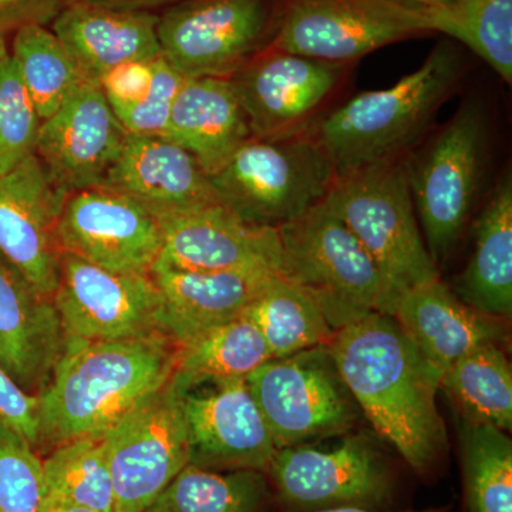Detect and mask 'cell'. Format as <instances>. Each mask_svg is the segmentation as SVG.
I'll return each mask as SVG.
<instances>
[{
    "label": "cell",
    "instance_id": "d4e9b609",
    "mask_svg": "<svg viewBox=\"0 0 512 512\" xmlns=\"http://www.w3.org/2000/svg\"><path fill=\"white\" fill-rule=\"evenodd\" d=\"M251 137L231 80H185L175 97L164 138L188 151L211 177Z\"/></svg>",
    "mask_w": 512,
    "mask_h": 512
},
{
    "label": "cell",
    "instance_id": "3957f363",
    "mask_svg": "<svg viewBox=\"0 0 512 512\" xmlns=\"http://www.w3.org/2000/svg\"><path fill=\"white\" fill-rule=\"evenodd\" d=\"M461 70L457 50L443 43L394 86L357 94L329 114L315 138L332 161L336 177L399 160L423 136L456 87Z\"/></svg>",
    "mask_w": 512,
    "mask_h": 512
},
{
    "label": "cell",
    "instance_id": "4316f807",
    "mask_svg": "<svg viewBox=\"0 0 512 512\" xmlns=\"http://www.w3.org/2000/svg\"><path fill=\"white\" fill-rule=\"evenodd\" d=\"M242 313L261 332L274 359L328 346L336 333L311 296L279 274Z\"/></svg>",
    "mask_w": 512,
    "mask_h": 512
},
{
    "label": "cell",
    "instance_id": "ac0fdd59",
    "mask_svg": "<svg viewBox=\"0 0 512 512\" xmlns=\"http://www.w3.org/2000/svg\"><path fill=\"white\" fill-rule=\"evenodd\" d=\"M127 136L100 84L84 82L42 121L35 154L53 181L72 194L103 185Z\"/></svg>",
    "mask_w": 512,
    "mask_h": 512
},
{
    "label": "cell",
    "instance_id": "60d3db41",
    "mask_svg": "<svg viewBox=\"0 0 512 512\" xmlns=\"http://www.w3.org/2000/svg\"><path fill=\"white\" fill-rule=\"evenodd\" d=\"M97 5L113 6V8L150 10L157 8H168L181 0H87Z\"/></svg>",
    "mask_w": 512,
    "mask_h": 512
},
{
    "label": "cell",
    "instance_id": "d6986e66",
    "mask_svg": "<svg viewBox=\"0 0 512 512\" xmlns=\"http://www.w3.org/2000/svg\"><path fill=\"white\" fill-rule=\"evenodd\" d=\"M160 259L195 272L272 271L279 274L276 228L249 224L222 204L164 218Z\"/></svg>",
    "mask_w": 512,
    "mask_h": 512
},
{
    "label": "cell",
    "instance_id": "e575fe53",
    "mask_svg": "<svg viewBox=\"0 0 512 512\" xmlns=\"http://www.w3.org/2000/svg\"><path fill=\"white\" fill-rule=\"evenodd\" d=\"M42 119L9 50L0 55V175L33 156Z\"/></svg>",
    "mask_w": 512,
    "mask_h": 512
},
{
    "label": "cell",
    "instance_id": "83f0119b",
    "mask_svg": "<svg viewBox=\"0 0 512 512\" xmlns=\"http://www.w3.org/2000/svg\"><path fill=\"white\" fill-rule=\"evenodd\" d=\"M274 359L258 328L242 313L177 346L175 384L247 377Z\"/></svg>",
    "mask_w": 512,
    "mask_h": 512
},
{
    "label": "cell",
    "instance_id": "d6a6232c",
    "mask_svg": "<svg viewBox=\"0 0 512 512\" xmlns=\"http://www.w3.org/2000/svg\"><path fill=\"white\" fill-rule=\"evenodd\" d=\"M45 497L96 512H114V491L104 433L59 444L43 461Z\"/></svg>",
    "mask_w": 512,
    "mask_h": 512
},
{
    "label": "cell",
    "instance_id": "7c38bea8",
    "mask_svg": "<svg viewBox=\"0 0 512 512\" xmlns=\"http://www.w3.org/2000/svg\"><path fill=\"white\" fill-rule=\"evenodd\" d=\"M53 302L66 340L116 342L164 336L163 298L150 275L107 271L63 252Z\"/></svg>",
    "mask_w": 512,
    "mask_h": 512
},
{
    "label": "cell",
    "instance_id": "74e56055",
    "mask_svg": "<svg viewBox=\"0 0 512 512\" xmlns=\"http://www.w3.org/2000/svg\"><path fill=\"white\" fill-rule=\"evenodd\" d=\"M157 60L158 57L121 64L101 77V90L116 117L147 99L153 87Z\"/></svg>",
    "mask_w": 512,
    "mask_h": 512
},
{
    "label": "cell",
    "instance_id": "5b68a950",
    "mask_svg": "<svg viewBox=\"0 0 512 512\" xmlns=\"http://www.w3.org/2000/svg\"><path fill=\"white\" fill-rule=\"evenodd\" d=\"M221 204L249 224L278 228L323 200L335 168L315 137H251L210 177Z\"/></svg>",
    "mask_w": 512,
    "mask_h": 512
},
{
    "label": "cell",
    "instance_id": "8d00e7d4",
    "mask_svg": "<svg viewBox=\"0 0 512 512\" xmlns=\"http://www.w3.org/2000/svg\"><path fill=\"white\" fill-rule=\"evenodd\" d=\"M183 74L173 69L164 57H158L151 92L143 103L117 116L128 134L164 137L175 97L185 82Z\"/></svg>",
    "mask_w": 512,
    "mask_h": 512
},
{
    "label": "cell",
    "instance_id": "7a4b0ae2",
    "mask_svg": "<svg viewBox=\"0 0 512 512\" xmlns=\"http://www.w3.org/2000/svg\"><path fill=\"white\" fill-rule=\"evenodd\" d=\"M177 346L165 336L66 340L39 400L40 444L104 433L170 382Z\"/></svg>",
    "mask_w": 512,
    "mask_h": 512
},
{
    "label": "cell",
    "instance_id": "1f68e13d",
    "mask_svg": "<svg viewBox=\"0 0 512 512\" xmlns=\"http://www.w3.org/2000/svg\"><path fill=\"white\" fill-rule=\"evenodd\" d=\"M266 494L261 471L220 473L188 464L146 512H255Z\"/></svg>",
    "mask_w": 512,
    "mask_h": 512
},
{
    "label": "cell",
    "instance_id": "8fae6325",
    "mask_svg": "<svg viewBox=\"0 0 512 512\" xmlns=\"http://www.w3.org/2000/svg\"><path fill=\"white\" fill-rule=\"evenodd\" d=\"M104 450L114 512H146L190 464L187 429L171 379L104 431Z\"/></svg>",
    "mask_w": 512,
    "mask_h": 512
},
{
    "label": "cell",
    "instance_id": "9a60e30c",
    "mask_svg": "<svg viewBox=\"0 0 512 512\" xmlns=\"http://www.w3.org/2000/svg\"><path fill=\"white\" fill-rule=\"evenodd\" d=\"M57 239L62 252L120 274L150 275L163 251L157 218L104 187L69 194Z\"/></svg>",
    "mask_w": 512,
    "mask_h": 512
},
{
    "label": "cell",
    "instance_id": "b9f144b4",
    "mask_svg": "<svg viewBox=\"0 0 512 512\" xmlns=\"http://www.w3.org/2000/svg\"><path fill=\"white\" fill-rule=\"evenodd\" d=\"M40 512H96L89 508L80 507L66 503V501L56 500V498L45 497Z\"/></svg>",
    "mask_w": 512,
    "mask_h": 512
},
{
    "label": "cell",
    "instance_id": "f1b7e54d",
    "mask_svg": "<svg viewBox=\"0 0 512 512\" xmlns=\"http://www.w3.org/2000/svg\"><path fill=\"white\" fill-rule=\"evenodd\" d=\"M440 389L468 423L512 429V370L498 343H484L451 365Z\"/></svg>",
    "mask_w": 512,
    "mask_h": 512
},
{
    "label": "cell",
    "instance_id": "30bf717a",
    "mask_svg": "<svg viewBox=\"0 0 512 512\" xmlns=\"http://www.w3.org/2000/svg\"><path fill=\"white\" fill-rule=\"evenodd\" d=\"M247 382L278 448L338 436L355 423V400L328 346L271 359Z\"/></svg>",
    "mask_w": 512,
    "mask_h": 512
},
{
    "label": "cell",
    "instance_id": "836d02e7",
    "mask_svg": "<svg viewBox=\"0 0 512 512\" xmlns=\"http://www.w3.org/2000/svg\"><path fill=\"white\" fill-rule=\"evenodd\" d=\"M463 467L470 512H512V443L507 431L466 421Z\"/></svg>",
    "mask_w": 512,
    "mask_h": 512
},
{
    "label": "cell",
    "instance_id": "f6af8a7d",
    "mask_svg": "<svg viewBox=\"0 0 512 512\" xmlns=\"http://www.w3.org/2000/svg\"><path fill=\"white\" fill-rule=\"evenodd\" d=\"M6 50H8V49L0 50V55H2L3 52H6Z\"/></svg>",
    "mask_w": 512,
    "mask_h": 512
},
{
    "label": "cell",
    "instance_id": "6da1fadb",
    "mask_svg": "<svg viewBox=\"0 0 512 512\" xmlns=\"http://www.w3.org/2000/svg\"><path fill=\"white\" fill-rule=\"evenodd\" d=\"M328 349L343 383L380 439L416 471L446 448L437 409L440 377L393 316L370 312L336 330Z\"/></svg>",
    "mask_w": 512,
    "mask_h": 512
},
{
    "label": "cell",
    "instance_id": "4dcf8cb0",
    "mask_svg": "<svg viewBox=\"0 0 512 512\" xmlns=\"http://www.w3.org/2000/svg\"><path fill=\"white\" fill-rule=\"evenodd\" d=\"M9 53L42 121L56 113L80 84L89 82L47 26L18 30Z\"/></svg>",
    "mask_w": 512,
    "mask_h": 512
},
{
    "label": "cell",
    "instance_id": "484cf974",
    "mask_svg": "<svg viewBox=\"0 0 512 512\" xmlns=\"http://www.w3.org/2000/svg\"><path fill=\"white\" fill-rule=\"evenodd\" d=\"M454 293L470 308L510 318L512 312V181L504 175L474 224V251Z\"/></svg>",
    "mask_w": 512,
    "mask_h": 512
},
{
    "label": "cell",
    "instance_id": "8992f818",
    "mask_svg": "<svg viewBox=\"0 0 512 512\" xmlns=\"http://www.w3.org/2000/svg\"><path fill=\"white\" fill-rule=\"evenodd\" d=\"M276 231L279 275L311 296L335 332L367 313H382L383 284L375 264L322 202Z\"/></svg>",
    "mask_w": 512,
    "mask_h": 512
},
{
    "label": "cell",
    "instance_id": "7bdbcfd3",
    "mask_svg": "<svg viewBox=\"0 0 512 512\" xmlns=\"http://www.w3.org/2000/svg\"><path fill=\"white\" fill-rule=\"evenodd\" d=\"M309 512H377L372 510H367V508H359V507H339V508H326V510H316ZM400 512H447L446 508H433V510H423V511H400Z\"/></svg>",
    "mask_w": 512,
    "mask_h": 512
},
{
    "label": "cell",
    "instance_id": "e0dca14e",
    "mask_svg": "<svg viewBox=\"0 0 512 512\" xmlns=\"http://www.w3.org/2000/svg\"><path fill=\"white\" fill-rule=\"evenodd\" d=\"M345 67L269 47L229 80L252 137L274 140L301 133L338 86Z\"/></svg>",
    "mask_w": 512,
    "mask_h": 512
},
{
    "label": "cell",
    "instance_id": "52a82bcc",
    "mask_svg": "<svg viewBox=\"0 0 512 512\" xmlns=\"http://www.w3.org/2000/svg\"><path fill=\"white\" fill-rule=\"evenodd\" d=\"M284 0H181L158 15L161 56L185 79H231L274 42Z\"/></svg>",
    "mask_w": 512,
    "mask_h": 512
},
{
    "label": "cell",
    "instance_id": "603a6c76",
    "mask_svg": "<svg viewBox=\"0 0 512 512\" xmlns=\"http://www.w3.org/2000/svg\"><path fill=\"white\" fill-rule=\"evenodd\" d=\"M274 275L272 271H183L158 258L150 276L163 298L165 338L180 346L204 330L238 318Z\"/></svg>",
    "mask_w": 512,
    "mask_h": 512
},
{
    "label": "cell",
    "instance_id": "cb8c5ba5",
    "mask_svg": "<svg viewBox=\"0 0 512 512\" xmlns=\"http://www.w3.org/2000/svg\"><path fill=\"white\" fill-rule=\"evenodd\" d=\"M392 316L440 380L461 356L504 336L495 318L460 301L440 279L404 293Z\"/></svg>",
    "mask_w": 512,
    "mask_h": 512
},
{
    "label": "cell",
    "instance_id": "f35d334b",
    "mask_svg": "<svg viewBox=\"0 0 512 512\" xmlns=\"http://www.w3.org/2000/svg\"><path fill=\"white\" fill-rule=\"evenodd\" d=\"M0 423L36 447L40 444L39 400L20 389L0 366Z\"/></svg>",
    "mask_w": 512,
    "mask_h": 512
},
{
    "label": "cell",
    "instance_id": "d590c367",
    "mask_svg": "<svg viewBox=\"0 0 512 512\" xmlns=\"http://www.w3.org/2000/svg\"><path fill=\"white\" fill-rule=\"evenodd\" d=\"M43 463L30 443L0 423V512H40Z\"/></svg>",
    "mask_w": 512,
    "mask_h": 512
},
{
    "label": "cell",
    "instance_id": "44dd1931",
    "mask_svg": "<svg viewBox=\"0 0 512 512\" xmlns=\"http://www.w3.org/2000/svg\"><path fill=\"white\" fill-rule=\"evenodd\" d=\"M64 343L53 298L0 255V366L20 389L37 396L55 372Z\"/></svg>",
    "mask_w": 512,
    "mask_h": 512
},
{
    "label": "cell",
    "instance_id": "277c9868",
    "mask_svg": "<svg viewBox=\"0 0 512 512\" xmlns=\"http://www.w3.org/2000/svg\"><path fill=\"white\" fill-rule=\"evenodd\" d=\"M322 204L355 235L383 284V315L404 293L440 279L424 242L407 164L394 160L336 177Z\"/></svg>",
    "mask_w": 512,
    "mask_h": 512
},
{
    "label": "cell",
    "instance_id": "9c48e42d",
    "mask_svg": "<svg viewBox=\"0 0 512 512\" xmlns=\"http://www.w3.org/2000/svg\"><path fill=\"white\" fill-rule=\"evenodd\" d=\"M427 9L416 0H284L271 49L348 64L430 35Z\"/></svg>",
    "mask_w": 512,
    "mask_h": 512
},
{
    "label": "cell",
    "instance_id": "7402d4cb",
    "mask_svg": "<svg viewBox=\"0 0 512 512\" xmlns=\"http://www.w3.org/2000/svg\"><path fill=\"white\" fill-rule=\"evenodd\" d=\"M158 15L150 10L113 8L74 0L52 22V32L89 82L121 64L161 56Z\"/></svg>",
    "mask_w": 512,
    "mask_h": 512
},
{
    "label": "cell",
    "instance_id": "2e32d148",
    "mask_svg": "<svg viewBox=\"0 0 512 512\" xmlns=\"http://www.w3.org/2000/svg\"><path fill=\"white\" fill-rule=\"evenodd\" d=\"M67 197L36 154L0 175V255L50 298L60 281L57 227Z\"/></svg>",
    "mask_w": 512,
    "mask_h": 512
},
{
    "label": "cell",
    "instance_id": "ee69618b",
    "mask_svg": "<svg viewBox=\"0 0 512 512\" xmlns=\"http://www.w3.org/2000/svg\"><path fill=\"white\" fill-rule=\"evenodd\" d=\"M416 2L423 3V5L437 6L446 5V3L454 2V0H416Z\"/></svg>",
    "mask_w": 512,
    "mask_h": 512
},
{
    "label": "cell",
    "instance_id": "4fadbf2b",
    "mask_svg": "<svg viewBox=\"0 0 512 512\" xmlns=\"http://www.w3.org/2000/svg\"><path fill=\"white\" fill-rule=\"evenodd\" d=\"M190 464L207 470H268L278 450L247 377L175 384Z\"/></svg>",
    "mask_w": 512,
    "mask_h": 512
},
{
    "label": "cell",
    "instance_id": "ab89813d",
    "mask_svg": "<svg viewBox=\"0 0 512 512\" xmlns=\"http://www.w3.org/2000/svg\"><path fill=\"white\" fill-rule=\"evenodd\" d=\"M74 0H0V50L6 47V37L26 26L52 25Z\"/></svg>",
    "mask_w": 512,
    "mask_h": 512
},
{
    "label": "cell",
    "instance_id": "f546056e",
    "mask_svg": "<svg viewBox=\"0 0 512 512\" xmlns=\"http://www.w3.org/2000/svg\"><path fill=\"white\" fill-rule=\"evenodd\" d=\"M429 33H443L512 82V0H454L427 9Z\"/></svg>",
    "mask_w": 512,
    "mask_h": 512
},
{
    "label": "cell",
    "instance_id": "ba28073f",
    "mask_svg": "<svg viewBox=\"0 0 512 512\" xmlns=\"http://www.w3.org/2000/svg\"><path fill=\"white\" fill-rule=\"evenodd\" d=\"M485 127L483 110L468 103L419 157L406 163L414 210L437 266L457 244L476 202L483 174Z\"/></svg>",
    "mask_w": 512,
    "mask_h": 512
},
{
    "label": "cell",
    "instance_id": "ffe728a7",
    "mask_svg": "<svg viewBox=\"0 0 512 512\" xmlns=\"http://www.w3.org/2000/svg\"><path fill=\"white\" fill-rule=\"evenodd\" d=\"M101 187L130 198L158 221L221 204L210 175L188 151L164 137L128 134Z\"/></svg>",
    "mask_w": 512,
    "mask_h": 512
},
{
    "label": "cell",
    "instance_id": "5bb4252c",
    "mask_svg": "<svg viewBox=\"0 0 512 512\" xmlns=\"http://www.w3.org/2000/svg\"><path fill=\"white\" fill-rule=\"evenodd\" d=\"M266 471L282 501L296 510H370L382 504L390 491L386 464L362 437H346L330 448L308 444L278 448Z\"/></svg>",
    "mask_w": 512,
    "mask_h": 512
}]
</instances>
